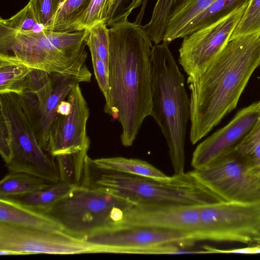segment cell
<instances>
[{
    "instance_id": "obj_13",
    "label": "cell",
    "mask_w": 260,
    "mask_h": 260,
    "mask_svg": "<svg viewBox=\"0 0 260 260\" xmlns=\"http://www.w3.org/2000/svg\"><path fill=\"white\" fill-rule=\"evenodd\" d=\"M248 3L183 38L178 61L187 79L199 74L228 43Z\"/></svg>"
},
{
    "instance_id": "obj_5",
    "label": "cell",
    "mask_w": 260,
    "mask_h": 260,
    "mask_svg": "<svg viewBox=\"0 0 260 260\" xmlns=\"http://www.w3.org/2000/svg\"><path fill=\"white\" fill-rule=\"evenodd\" d=\"M89 29L24 32L0 25V56L48 73L69 70L85 50Z\"/></svg>"
},
{
    "instance_id": "obj_30",
    "label": "cell",
    "mask_w": 260,
    "mask_h": 260,
    "mask_svg": "<svg viewBox=\"0 0 260 260\" xmlns=\"http://www.w3.org/2000/svg\"><path fill=\"white\" fill-rule=\"evenodd\" d=\"M86 45L89 50L95 52L109 70V28L104 22H100L89 29Z\"/></svg>"
},
{
    "instance_id": "obj_7",
    "label": "cell",
    "mask_w": 260,
    "mask_h": 260,
    "mask_svg": "<svg viewBox=\"0 0 260 260\" xmlns=\"http://www.w3.org/2000/svg\"><path fill=\"white\" fill-rule=\"evenodd\" d=\"M87 75L72 67L62 73H48L32 69L26 89L17 94L41 148L47 152L50 127L59 104L66 100L73 87L87 81Z\"/></svg>"
},
{
    "instance_id": "obj_31",
    "label": "cell",
    "mask_w": 260,
    "mask_h": 260,
    "mask_svg": "<svg viewBox=\"0 0 260 260\" xmlns=\"http://www.w3.org/2000/svg\"><path fill=\"white\" fill-rule=\"evenodd\" d=\"M147 2V0H115L106 23L110 27L118 22L128 19L132 12L142 5L140 13L134 22L141 24Z\"/></svg>"
},
{
    "instance_id": "obj_8",
    "label": "cell",
    "mask_w": 260,
    "mask_h": 260,
    "mask_svg": "<svg viewBox=\"0 0 260 260\" xmlns=\"http://www.w3.org/2000/svg\"><path fill=\"white\" fill-rule=\"evenodd\" d=\"M0 106L10 133L12 155L6 164L10 173H25L52 183L59 182L57 165L39 145L17 94H0Z\"/></svg>"
},
{
    "instance_id": "obj_34",
    "label": "cell",
    "mask_w": 260,
    "mask_h": 260,
    "mask_svg": "<svg viewBox=\"0 0 260 260\" xmlns=\"http://www.w3.org/2000/svg\"><path fill=\"white\" fill-rule=\"evenodd\" d=\"M0 153L6 164L11 158L10 137L7 123L0 114Z\"/></svg>"
},
{
    "instance_id": "obj_33",
    "label": "cell",
    "mask_w": 260,
    "mask_h": 260,
    "mask_svg": "<svg viewBox=\"0 0 260 260\" xmlns=\"http://www.w3.org/2000/svg\"><path fill=\"white\" fill-rule=\"evenodd\" d=\"M33 5L41 23L47 30L59 9L61 0H29Z\"/></svg>"
},
{
    "instance_id": "obj_32",
    "label": "cell",
    "mask_w": 260,
    "mask_h": 260,
    "mask_svg": "<svg viewBox=\"0 0 260 260\" xmlns=\"http://www.w3.org/2000/svg\"><path fill=\"white\" fill-rule=\"evenodd\" d=\"M90 52L95 77L99 87L105 98L104 111L106 113L110 103L109 69L94 51L90 50Z\"/></svg>"
},
{
    "instance_id": "obj_16",
    "label": "cell",
    "mask_w": 260,
    "mask_h": 260,
    "mask_svg": "<svg viewBox=\"0 0 260 260\" xmlns=\"http://www.w3.org/2000/svg\"><path fill=\"white\" fill-rule=\"evenodd\" d=\"M260 117L259 102L242 109L225 126L200 143L193 152L191 165L201 170L236 150Z\"/></svg>"
},
{
    "instance_id": "obj_18",
    "label": "cell",
    "mask_w": 260,
    "mask_h": 260,
    "mask_svg": "<svg viewBox=\"0 0 260 260\" xmlns=\"http://www.w3.org/2000/svg\"><path fill=\"white\" fill-rule=\"evenodd\" d=\"M75 187L59 181L46 188L7 199L36 211L42 212L67 196Z\"/></svg>"
},
{
    "instance_id": "obj_39",
    "label": "cell",
    "mask_w": 260,
    "mask_h": 260,
    "mask_svg": "<svg viewBox=\"0 0 260 260\" xmlns=\"http://www.w3.org/2000/svg\"><path fill=\"white\" fill-rule=\"evenodd\" d=\"M259 111H260V102H259Z\"/></svg>"
},
{
    "instance_id": "obj_14",
    "label": "cell",
    "mask_w": 260,
    "mask_h": 260,
    "mask_svg": "<svg viewBox=\"0 0 260 260\" xmlns=\"http://www.w3.org/2000/svg\"><path fill=\"white\" fill-rule=\"evenodd\" d=\"M200 206L133 205L122 211L112 230L138 227L171 231L195 242Z\"/></svg>"
},
{
    "instance_id": "obj_6",
    "label": "cell",
    "mask_w": 260,
    "mask_h": 260,
    "mask_svg": "<svg viewBox=\"0 0 260 260\" xmlns=\"http://www.w3.org/2000/svg\"><path fill=\"white\" fill-rule=\"evenodd\" d=\"M118 197L81 186L41 213L65 233L85 240L111 231L121 211L133 205Z\"/></svg>"
},
{
    "instance_id": "obj_12",
    "label": "cell",
    "mask_w": 260,
    "mask_h": 260,
    "mask_svg": "<svg viewBox=\"0 0 260 260\" xmlns=\"http://www.w3.org/2000/svg\"><path fill=\"white\" fill-rule=\"evenodd\" d=\"M86 240L105 246L108 253L174 254L194 243L182 233L138 227L109 231Z\"/></svg>"
},
{
    "instance_id": "obj_15",
    "label": "cell",
    "mask_w": 260,
    "mask_h": 260,
    "mask_svg": "<svg viewBox=\"0 0 260 260\" xmlns=\"http://www.w3.org/2000/svg\"><path fill=\"white\" fill-rule=\"evenodd\" d=\"M67 99L71 110L67 114H57L48 135L47 152L54 157L89 147L87 122L89 109L79 83L69 93Z\"/></svg>"
},
{
    "instance_id": "obj_26",
    "label": "cell",
    "mask_w": 260,
    "mask_h": 260,
    "mask_svg": "<svg viewBox=\"0 0 260 260\" xmlns=\"http://www.w3.org/2000/svg\"><path fill=\"white\" fill-rule=\"evenodd\" d=\"M91 0H66L53 17L47 30L59 32H72L76 20L84 12Z\"/></svg>"
},
{
    "instance_id": "obj_20",
    "label": "cell",
    "mask_w": 260,
    "mask_h": 260,
    "mask_svg": "<svg viewBox=\"0 0 260 260\" xmlns=\"http://www.w3.org/2000/svg\"><path fill=\"white\" fill-rule=\"evenodd\" d=\"M250 0H214L211 5L194 18L183 29L179 39L215 22L229 15Z\"/></svg>"
},
{
    "instance_id": "obj_19",
    "label": "cell",
    "mask_w": 260,
    "mask_h": 260,
    "mask_svg": "<svg viewBox=\"0 0 260 260\" xmlns=\"http://www.w3.org/2000/svg\"><path fill=\"white\" fill-rule=\"evenodd\" d=\"M99 167L127 174L165 179L168 177L149 162L137 158L112 157L93 159Z\"/></svg>"
},
{
    "instance_id": "obj_11",
    "label": "cell",
    "mask_w": 260,
    "mask_h": 260,
    "mask_svg": "<svg viewBox=\"0 0 260 260\" xmlns=\"http://www.w3.org/2000/svg\"><path fill=\"white\" fill-rule=\"evenodd\" d=\"M0 249L17 255L107 253L105 246L70 236L0 222Z\"/></svg>"
},
{
    "instance_id": "obj_29",
    "label": "cell",
    "mask_w": 260,
    "mask_h": 260,
    "mask_svg": "<svg viewBox=\"0 0 260 260\" xmlns=\"http://www.w3.org/2000/svg\"><path fill=\"white\" fill-rule=\"evenodd\" d=\"M256 34H260V0H250L230 41Z\"/></svg>"
},
{
    "instance_id": "obj_17",
    "label": "cell",
    "mask_w": 260,
    "mask_h": 260,
    "mask_svg": "<svg viewBox=\"0 0 260 260\" xmlns=\"http://www.w3.org/2000/svg\"><path fill=\"white\" fill-rule=\"evenodd\" d=\"M0 222L50 232L62 231L60 225L50 217L7 198L0 199Z\"/></svg>"
},
{
    "instance_id": "obj_1",
    "label": "cell",
    "mask_w": 260,
    "mask_h": 260,
    "mask_svg": "<svg viewBox=\"0 0 260 260\" xmlns=\"http://www.w3.org/2000/svg\"><path fill=\"white\" fill-rule=\"evenodd\" d=\"M110 103L106 112L121 124V144L131 146L144 119L152 117L151 39L144 26L125 19L109 28Z\"/></svg>"
},
{
    "instance_id": "obj_24",
    "label": "cell",
    "mask_w": 260,
    "mask_h": 260,
    "mask_svg": "<svg viewBox=\"0 0 260 260\" xmlns=\"http://www.w3.org/2000/svg\"><path fill=\"white\" fill-rule=\"evenodd\" d=\"M188 0H157L150 21L144 25L154 45L162 41L170 18Z\"/></svg>"
},
{
    "instance_id": "obj_35",
    "label": "cell",
    "mask_w": 260,
    "mask_h": 260,
    "mask_svg": "<svg viewBox=\"0 0 260 260\" xmlns=\"http://www.w3.org/2000/svg\"><path fill=\"white\" fill-rule=\"evenodd\" d=\"M260 141V117L246 138L236 149L239 153L244 156Z\"/></svg>"
},
{
    "instance_id": "obj_21",
    "label": "cell",
    "mask_w": 260,
    "mask_h": 260,
    "mask_svg": "<svg viewBox=\"0 0 260 260\" xmlns=\"http://www.w3.org/2000/svg\"><path fill=\"white\" fill-rule=\"evenodd\" d=\"M31 69L0 56V94H21L26 88Z\"/></svg>"
},
{
    "instance_id": "obj_25",
    "label": "cell",
    "mask_w": 260,
    "mask_h": 260,
    "mask_svg": "<svg viewBox=\"0 0 260 260\" xmlns=\"http://www.w3.org/2000/svg\"><path fill=\"white\" fill-rule=\"evenodd\" d=\"M89 148L87 147L75 152L54 157L59 172V181L74 186L80 185Z\"/></svg>"
},
{
    "instance_id": "obj_4",
    "label": "cell",
    "mask_w": 260,
    "mask_h": 260,
    "mask_svg": "<svg viewBox=\"0 0 260 260\" xmlns=\"http://www.w3.org/2000/svg\"><path fill=\"white\" fill-rule=\"evenodd\" d=\"M153 118L169 147L174 174L184 172L185 143L190 120V99L168 44L154 45L151 52Z\"/></svg>"
},
{
    "instance_id": "obj_28",
    "label": "cell",
    "mask_w": 260,
    "mask_h": 260,
    "mask_svg": "<svg viewBox=\"0 0 260 260\" xmlns=\"http://www.w3.org/2000/svg\"><path fill=\"white\" fill-rule=\"evenodd\" d=\"M0 25L24 32H40L46 30L30 1L17 13L8 19L0 18Z\"/></svg>"
},
{
    "instance_id": "obj_37",
    "label": "cell",
    "mask_w": 260,
    "mask_h": 260,
    "mask_svg": "<svg viewBox=\"0 0 260 260\" xmlns=\"http://www.w3.org/2000/svg\"><path fill=\"white\" fill-rule=\"evenodd\" d=\"M254 172H255L256 174L260 178V165L253 168Z\"/></svg>"
},
{
    "instance_id": "obj_27",
    "label": "cell",
    "mask_w": 260,
    "mask_h": 260,
    "mask_svg": "<svg viewBox=\"0 0 260 260\" xmlns=\"http://www.w3.org/2000/svg\"><path fill=\"white\" fill-rule=\"evenodd\" d=\"M115 0H91L88 7L76 20L72 32L89 29L100 22L106 21Z\"/></svg>"
},
{
    "instance_id": "obj_40",
    "label": "cell",
    "mask_w": 260,
    "mask_h": 260,
    "mask_svg": "<svg viewBox=\"0 0 260 260\" xmlns=\"http://www.w3.org/2000/svg\"></svg>"
},
{
    "instance_id": "obj_22",
    "label": "cell",
    "mask_w": 260,
    "mask_h": 260,
    "mask_svg": "<svg viewBox=\"0 0 260 260\" xmlns=\"http://www.w3.org/2000/svg\"><path fill=\"white\" fill-rule=\"evenodd\" d=\"M214 0H188L170 18L162 42L169 44L176 39L187 25L208 7Z\"/></svg>"
},
{
    "instance_id": "obj_36",
    "label": "cell",
    "mask_w": 260,
    "mask_h": 260,
    "mask_svg": "<svg viewBox=\"0 0 260 260\" xmlns=\"http://www.w3.org/2000/svg\"><path fill=\"white\" fill-rule=\"evenodd\" d=\"M243 156L252 168L260 165V141Z\"/></svg>"
},
{
    "instance_id": "obj_9",
    "label": "cell",
    "mask_w": 260,
    "mask_h": 260,
    "mask_svg": "<svg viewBox=\"0 0 260 260\" xmlns=\"http://www.w3.org/2000/svg\"><path fill=\"white\" fill-rule=\"evenodd\" d=\"M196 239L260 246V203L222 201L201 206Z\"/></svg>"
},
{
    "instance_id": "obj_10",
    "label": "cell",
    "mask_w": 260,
    "mask_h": 260,
    "mask_svg": "<svg viewBox=\"0 0 260 260\" xmlns=\"http://www.w3.org/2000/svg\"><path fill=\"white\" fill-rule=\"evenodd\" d=\"M192 171L202 184L224 201L260 203V178L236 150L207 168Z\"/></svg>"
},
{
    "instance_id": "obj_38",
    "label": "cell",
    "mask_w": 260,
    "mask_h": 260,
    "mask_svg": "<svg viewBox=\"0 0 260 260\" xmlns=\"http://www.w3.org/2000/svg\"><path fill=\"white\" fill-rule=\"evenodd\" d=\"M61 4H62L64 2V1H65L66 0H61Z\"/></svg>"
},
{
    "instance_id": "obj_3",
    "label": "cell",
    "mask_w": 260,
    "mask_h": 260,
    "mask_svg": "<svg viewBox=\"0 0 260 260\" xmlns=\"http://www.w3.org/2000/svg\"><path fill=\"white\" fill-rule=\"evenodd\" d=\"M80 186L136 205L200 206L224 201L192 171L165 179L143 177L101 168L88 155Z\"/></svg>"
},
{
    "instance_id": "obj_2",
    "label": "cell",
    "mask_w": 260,
    "mask_h": 260,
    "mask_svg": "<svg viewBox=\"0 0 260 260\" xmlns=\"http://www.w3.org/2000/svg\"><path fill=\"white\" fill-rule=\"evenodd\" d=\"M260 64V34L229 41L195 77L190 90V141L196 144L237 106L252 74Z\"/></svg>"
},
{
    "instance_id": "obj_23",
    "label": "cell",
    "mask_w": 260,
    "mask_h": 260,
    "mask_svg": "<svg viewBox=\"0 0 260 260\" xmlns=\"http://www.w3.org/2000/svg\"><path fill=\"white\" fill-rule=\"evenodd\" d=\"M52 184L29 174L10 173L0 182V199L26 194L46 188Z\"/></svg>"
}]
</instances>
